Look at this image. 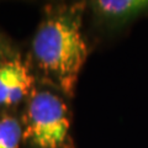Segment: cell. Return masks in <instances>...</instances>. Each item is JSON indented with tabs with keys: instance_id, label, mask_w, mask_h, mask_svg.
Returning <instances> with one entry per match:
<instances>
[{
	"instance_id": "5b68a950",
	"label": "cell",
	"mask_w": 148,
	"mask_h": 148,
	"mask_svg": "<svg viewBox=\"0 0 148 148\" xmlns=\"http://www.w3.org/2000/svg\"><path fill=\"white\" fill-rule=\"evenodd\" d=\"M22 126L15 117H0V148H20Z\"/></svg>"
},
{
	"instance_id": "3957f363",
	"label": "cell",
	"mask_w": 148,
	"mask_h": 148,
	"mask_svg": "<svg viewBox=\"0 0 148 148\" xmlns=\"http://www.w3.org/2000/svg\"><path fill=\"white\" fill-rule=\"evenodd\" d=\"M88 5L95 21L108 30H117L148 15V0H95Z\"/></svg>"
},
{
	"instance_id": "7a4b0ae2",
	"label": "cell",
	"mask_w": 148,
	"mask_h": 148,
	"mask_svg": "<svg viewBox=\"0 0 148 148\" xmlns=\"http://www.w3.org/2000/svg\"><path fill=\"white\" fill-rule=\"evenodd\" d=\"M22 140L30 148H73L69 110L61 95L49 90L32 92Z\"/></svg>"
},
{
	"instance_id": "8992f818",
	"label": "cell",
	"mask_w": 148,
	"mask_h": 148,
	"mask_svg": "<svg viewBox=\"0 0 148 148\" xmlns=\"http://www.w3.org/2000/svg\"><path fill=\"white\" fill-rule=\"evenodd\" d=\"M1 51H3V43H1V40H0V53H1Z\"/></svg>"
},
{
	"instance_id": "277c9868",
	"label": "cell",
	"mask_w": 148,
	"mask_h": 148,
	"mask_svg": "<svg viewBox=\"0 0 148 148\" xmlns=\"http://www.w3.org/2000/svg\"><path fill=\"white\" fill-rule=\"evenodd\" d=\"M34 88V77L20 58L0 62V106H12L26 99Z\"/></svg>"
},
{
	"instance_id": "6da1fadb",
	"label": "cell",
	"mask_w": 148,
	"mask_h": 148,
	"mask_svg": "<svg viewBox=\"0 0 148 148\" xmlns=\"http://www.w3.org/2000/svg\"><path fill=\"white\" fill-rule=\"evenodd\" d=\"M82 4L49 9L32 40L37 68L63 94L72 96L89 54L83 35Z\"/></svg>"
}]
</instances>
